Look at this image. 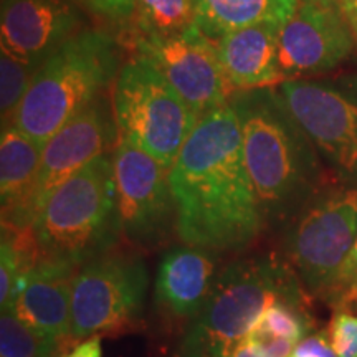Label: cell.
Returning a JSON list of instances; mask_svg holds the SVG:
<instances>
[{"label": "cell", "mask_w": 357, "mask_h": 357, "mask_svg": "<svg viewBox=\"0 0 357 357\" xmlns=\"http://www.w3.org/2000/svg\"><path fill=\"white\" fill-rule=\"evenodd\" d=\"M169 185L182 243L213 253L240 252L265 227L231 102L199 119L169 171Z\"/></svg>", "instance_id": "1"}, {"label": "cell", "mask_w": 357, "mask_h": 357, "mask_svg": "<svg viewBox=\"0 0 357 357\" xmlns=\"http://www.w3.org/2000/svg\"><path fill=\"white\" fill-rule=\"evenodd\" d=\"M32 229L40 260L79 268L113 252L123 235L113 158L100 155L53 190Z\"/></svg>", "instance_id": "2"}, {"label": "cell", "mask_w": 357, "mask_h": 357, "mask_svg": "<svg viewBox=\"0 0 357 357\" xmlns=\"http://www.w3.org/2000/svg\"><path fill=\"white\" fill-rule=\"evenodd\" d=\"M118 71L114 40L105 32L83 30L61 45L35 71L12 126L45 146L88 106Z\"/></svg>", "instance_id": "3"}, {"label": "cell", "mask_w": 357, "mask_h": 357, "mask_svg": "<svg viewBox=\"0 0 357 357\" xmlns=\"http://www.w3.org/2000/svg\"><path fill=\"white\" fill-rule=\"evenodd\" d=\"M278 298L300 301L294 278L275 258L231 261L220 270L204 307L187 326L178 357H230Z\"/></svg>", "instance_id": "4"}, {"label": "cell", "mask_w": 357, "mask_h": 357, "mask_svg": "<svg viewBox=\"0 0 357 357\" xmlns=\"http://www.w3.org/2000/svg\"><path fill=\"white\" fill-rule=\"evenodd\" d=\"M270 89V88H268ZM253 89L231 105L238 114L247 171L265 220L283 217L306 185L307 160L278 95Z\"/></svg>", "instance_id": "5"}, {"label": "cell", "mask_w": 357, "mask_h": 357, "mask_svg": "<svg viewBox=\"0 0 357 357\" xmlns=\"http://www.w3.org/2000/svg\"><path fill=\"white\" fill-rule=\"evenodd\" d=\"M119 136L171 171L199 121L166 78L144 56H132L119 70L113 91Z\"/></svg>", "instance_id": "6"}, {"label": "cell", "mask_w": 357, "mask_h": 357, "mask_svg": "<svg viewBox=\"0 0 357 357\" xmlns=\"http://www.w3.org/2000/svg\"><path fill=\"white\" fill-rule=\"evenodd\" d=\"M149 275L141 257L108 252L78 268L71 298V337L123 333L144 310Z\"/></svg>", "instance_id": "7"}, {"label": "cell", "mask_w": 357, "mask_h": 357, "mask_svg": "<svg viewBox=\"0 0 357 357\" xmlns=\"http://www.w3.org/2000/svg\"><path fill=\"white\" fill-rule=\"evenodd\" d=\"M113 171L123 235L139 250L162 247L176 231L169 171L123 136L116 141Z\"/></svg>", "instance_id": "8"}, {"label": "cell", "mask_w": 357, "mask_h": 357, "mask_svg": "<svg viewBox=\"0 0 357 357\" xmlns=\"http://www.w3.org/2000/svg\"><path fill=\"white\" fill-rule=\"evenodd\" d=\"M357 238V189H339L310 205L287 236V253L305 284L326 293Z\"/></svg>", "instance_id": "9"}, {"label": "cell", "mask_w": 357, "mask_h": 357, "mask_svg": "<svg viewBox=\"0 0 357 357\" xmlns=\"http://www.w3.org/2000/svg\"><path fill=\"white\" fill-rule=\"evenodd\" d=\"M131 47L160 71L199 118L229 102L234 89L222 70L215 43L197 25L174 37L137 40Z\"/></svg>", "instance_id": "10"}, {"label": "cell", "mask_w": 357, "mask_h": 357, "mask_svg": "<svg viewBox=\"0 0 357 357\" xmlns=\"http://www.w3.org/2000/svg\"><path fill=\"white\" fill-rule=\"evenodd\" d=\"M278 96L293 123L337 171L347 176L357 171L356 101L306 79H287Z\"/></svg>", "instance_id": "11"}, {"label": "cell", "mask_w": 357, "mask_h": 357, "mask_svg": "<svg viewBox=\"0 0 357 357\" xmlns=\"http://www.w3.org/2000/svg\"><path fill=\"white\" fill-rule=\"evenodd\" d=\"M354 37L339 6L300 3L278 35V66L293 79L323 73L346 60Z\"/></svg>", "instance_id": "12"}, {"label": "cell", "mask_w": 357, "mask_h": 357, "mask_svg": "<svg viewBox=\"0 0 357 357\" xmlns=\"http://www.w3.org/2000/svg\"><path fill=\"white\" fill-rule=\"evenodd\" d=\"M111 141L113 128L96 100L45 142L37 181L29 200L26 215L30 225H33L52 192L91 160L106 154Z\"/></svg>", "instance_id": "13"}, {"label": "cell", "mask_w": 357, "mask_h": 357, "mask_svg": "<svg viewBox=\"0 0 357 357\" xmlns=\"http://www.w3.org/2000/svg\"><path fill=\"white\" fill-rule=\"evenodd\" d=\"M79 17L66 0H3L0 45L24 63L40 68L78 32Z\"/></svg>", "instance_id": "14"}, {"label": "cell", "mask_w": 357, "mask_h": 357, "mask_svg": "<svg viewBox=\"0 0 357 357\" xmlns=\"http://www.w3.org/2000/svg\"><path fill=\"white\" fill-rule=\"evenodd\" d=\"M78 268L42 258L20 280L12 311L43 336L66 344L71 337V298Z\"/></svg>", "instance_id": "15"}, {"label": "cell", "mask_w": 357, "mask_h": 357, "mask_svg": "<svg viewBox=\"0 0 357 357\" xmlns=\"http://www.w3.org/2000/svg\"><path fill=\"white\" fill-rule=\"evenodd\" d=\"M217 255L185 243L167 250L155 275V303L174 318L194 319L220 273Z\"/></svg>", "instance_id": "16"}, {"label": "cell", "mask_w": 357, "mask_h": 357, "mask_svg": "<svg viewBox=\"0 0 357 357\" xmlns=\"http://www.w3.org/2000/svg\"><path fill=\"white\" fill-rule=\"evenodd\" d=\"M280 29L281 25L276 24H255L213 42L234 91L268 89L284 82L278 66Z\"/></svg>", "instance_id": "17"}, {"label": "cell", "mask_w": 357, "mask_h": 357, "mask_svg": "<svg viewBox=\"0 0 357 357\" xmlns=\"http://www.w3.org/2000/svg\"><path fill=\"white\" fill-rule=\"evenodd\" d=\"M43 146L8 124L0 139V195L2 225L13 229L32 227L29 223V200L42 160Z\"/></svg>", "instance_id": "18"}, {"label": "cell", "mask_w": 357, "mask_h": 357, "mask_svg": "<svg viewBox=\"0 0 357 357\" xmlns=\"http://www.w3.org/2000/svg\"><path fill=\"white\" fill-rule=\"evenodd\" d=\"M298 6V0H195L197 26L212 42L243 26L287 24Z\"/></svg>", "instance_id": "19"}, {"label": "cell", "mask_w": 357, "mask_h": 357, "mask_svg": "<svg viewBox=\"0 0 357 357\" xmlns=\"http://www.w3.org/2000/svg\"><path fill=\"white\" fill-rule=\"evenodd\" d=\"M197 25L195 0H134L124 32L129 43L167 38Z\"/></svg>", "instance_id": "20"}, {"label": "cell", "mask_w": 357, "mask_h": 357, "mask_svg": "<svg viewBox=\"0 0 357 357\" xmlns=\"http://www.w3.org/2000/svg\"><path fill=\"white\" fill-rule=\"evenodd\" d=\"M61 346L26 326L12 311H2L0 357H58Z\"/></svg>", "instance_id": "21"}, {"label": "cell", "mask_w": 357, "mask_h": 357, "mask_svg": "<svg viewBox=\"0 0 357 357\" xmlns=\"http://www.w3.org/2000/svg\"><path fill=\"white\" fill-rule=\"evenodd\" d=\"M307 319L301 312L300 301L278 298L263 311L252 329L271 337H280L298 344L306 337Z\"/></svg>", "instance_id": "22"}, {"label": "cell", "mask_w": 357, "mask_h": 357, "mask_svg": "<svg viewBox=\"0 0 357 357\" xmlns=\"http://www.w3.org/2000/svg\"><path fill=\"white\" fill-rule=\"evenodd\" d=\"M38 68L24 63L7 53L0 58V111L2 128L12 124L22 100L29 91L35 71Z\"/></svg>", "instance_id": "23"}, {"label": "cell", "mask_w": 357, "mask_h": 357, "mask_svg": "<svg viewBox=\"0 0 357 357\" xmlns=\"http://www.w3.org/2000/svg\"><path fill=\"white\" fill-rule=\"evenodd\" d=\"M294 346L296 344L287 339L271 337L252 329L235 346L230 357H288Z\"/></svg>", "instance_id": "24"}, {"label": "cell", "mask_w": 357, "mask_h": 357, "mask_svg": "<svg viewBox=\"0 0 357 357\" xmlns=\"http://www.w3.org/2000/svg\"><path fill=\"white\" fill-rule=\"evenodd\" d=\"M326 334L337 357H357V316L336 311Z\"/></svg>", "instance_id": "25"}, {"label": "cell", "mask_w": 357, "mask_h": 357, "mask_svg": "<svg viewBox=\"0 0 357 357\" xmlns=\"http://www.w3.org/2000/svg\"><path fill=\"white\" fill-rule=\"evenodd\" d=\"M357 284V238L352 248L347 253V257L342 261V265L339 266L336 276H334L331 287L328 288V291L324 293V296H328L329 300L334 303H341L342 298L351 291Z\"/></svg>", "instance_id": "26"}, {"label": "cell", "mask_w": 357, "mask_h": 357, "mask_svg": "<svg viewBox=\"0 0 357 357\" xmlns=\"http://www.w3.org/2000/svg\"><path fill=\"white\" fill-rule=\"evenodd\" d=\"M83 3L98 19L119 26H126L134 8V0H83Z\"/></svg>", "instance_id": "27"}, {"label": "cell", "mask_w": 357, "mask_h": 357, "mask_svg": "<svg viewBox=\"0 0 357 357\" xmlns=\"http://www.w3.org/2000/svg\"><path fill=\"white\" fill-rule=\"evenodd\" d=\"M288 357H337L334 352L331 342H329L328 334H312L301 339L296 346L293 347L291 354Z\"/></svg>", "instance_id": "28"}, {"label": "cell", "mask_w": 357, "mask_h": 357, "mask_svg": "<svg viewBox=\"0 0 357 357\" xmlns=\"http://www.w3.org/2000/svg\"><path fill=\"white\" fill-rule=\"evenodd\" d=\"M101 336H91L83 339L79 344H77L65 357H101Z\"/></svg>", "instance_id": "29"}, {"label": "cell", "mask_w": 357, "mask_h": 357, "mask_svg": "<svg viewBox=\"0 0 357 357\" xmlns=\"http://www.w3.org/2000/svg\"><path fill=\"white\" fill-rule=\"evenodd\" d=\"M339 8L349 25L352 37L357 42V0H339Z\"/></svg>", "instance_id": "30"}, {"label": "cell", "mask_w": 357, "mask_h": 357, "mask_svg": "<svg viewBox=\"0 0 357 357\" xmlns=\"http://www.w3.org/2000/svg\"><path fill=\"white\" fill-rule=\"evenodd\" d=\"M300 3H316V6H339V0H298Z\"/></svg>", "instance_id": "31"}, {"label": "cell", "mask_w": 357, "mask_h": 357, "mask_svg": "<svg viewBox=\"0 0 357 357\" xmlns=\"http://www.w3.org/2000/svg\"><path fill=\"white\" fill-rule=\"evenodd\" d=\"M346 303H357V284L354 288L351 289L349 293L346 294L344 298H342L341 300V303H339V305H346Z\"/></svg>", "instance_id": "32"}]
</instances>
